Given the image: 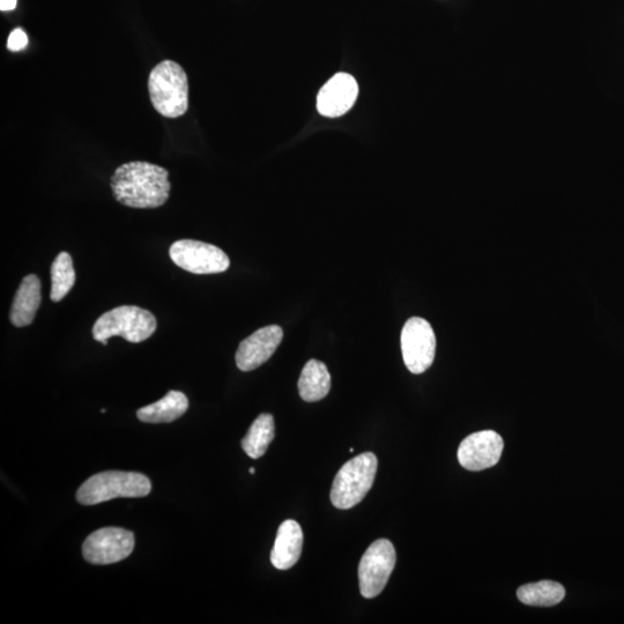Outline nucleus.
<instances>
[{
    "mask_svg": "<svg viewBox=\"0 0 624 624\" xmlns=\"http://www.w3.org/2000/svg\"><path fill=\"white\" fill-rule=\"evenodd\" d=\"M151 480L136 472L108 471L93 475L80 486L77 501L95 505L118 497H145L151 493Z\"/></svg>",
    "mask_w": 624,
    "mask_h": 624,
    "instance_id": "obj_3",
    "label": "nucleus"
},
{
    "mask_svg": "<svg viewBox=\"0 0 624 624\" xmlns=\"http://www.w3.org/2000/svg\"><path fill=\"white\" fill-rule=\"evenodd\" d=\"M148 91L153 107L160 115L178 118L189 109L187 73L174 61L156 65L148 79Z\"/></svg>",
    "mask_w": 624,
    "mask_h": 624,
    "instance_id": "obj_2",
    "label": "nucleus"
},
{
    "mask_svg": "<svg viewBox=\"0 0 624 624\" xmlns=\"http://www.w3.org/2000/svg\"><path fill=\"white\" fill-rule=\"evenodd\" d=\"M284 338L279 325L265 326L244 339L237 349L236 366L241 371L256 370L271 359Z\"/></svg>",
    "mask_w": 624,
    "mask_h": 624,
    "instance_id": "obj_11",
    "label": "nucleus"
},
{
    "mask_svg": "<svg viewBox=\"0 0 624 624\" xmlns=\"http://www.w3.org/2000/svg\"><path fill=\"white\" fill-rule=\"evenodd\" d=\"M189 400L180 391H169L165 397L156 403L141 407L137 412L138 419L146 423H169L188 411Z\"/></svg>",
    "mask_w": 624,
    "mask_h": 624,
    "instance_id": "obj_15",
    "label": "nucleus"
},
{
    "mask_svg": "<svg viewBox=\"0 0 624 624\" xmlns=\"http://www.w3.org/2000/svg\"><path fill=\"white\" fill-rule=\"evenodd\" d=\"M110 185L117 202L132 208L165 205L172 190L168 170L144 161H132L118 167Z\"/></svg>",
    "mask_w": 624,
    "mask_h": 624,
    "instance_id": "obj_1",
    "label": "nucleus"
},
{
    "mask_svg": "<svg viewBox=\"0 0 624 624\" xmlns=\"http://www.w3.org/2000/svg\"><path fill=\"white\" fill-rule=\"evenodd\" d=\"M76 282V272L73 269L72 257L68 252H61L51 266V293L52 302H59L68 295Z\"/></svg>",
    "mask_w": 624,
    "mask_h": 624,
    "instance_id": "obj_19",
    "label": "nucleus"
},
{
    "mask_svg": "<svg viewBox=\"0 0 624 624\" xmlns=\"http://www.w3.org/2000/svg\"><path fill=\"white\" fill-rule=\"evenodd\" d=\"M359 85L351 74L340 72L317 95V110L324 117L337 118L351 110L358 100Z\"/></svg>",
    "mask_w": 624,
    "mask_h": 624,
    "instance_id": "obj_12",
    "label": "nucleus"
},
{
    "mask_svg": "<svg viewBox=\"0 0 624 624\" xmlns=\"http://www.w3.org/2000/svg\"><path fill=\"white\" fill-rule=\"evenodd\" d=\"M255 473H256V472H255V468H254V467H251V468H250V474H255Z\"/></svg>",
    "mask_w": 624,
    "mask_h": 624,
    "instance_id": "obj_22",
    "label": "nucleus"
},
{
    "mask_svg": "<svg viewBox=\"0 0 624 624\" xmlns=\"http://www.w3.org/2000/svg\"><path fill=\"white\" fill-rule=\"evenodd\" d=\"M156 330L152 312L136 306H122L104 312L93 326V337L108 345L111 337H122L129 343H143Z\"/></svg>",
    "mask_w": 624,
    "mask_h": 624,
    "instance_id": "obj_5",
    "label": "nucleus"
},
{
    "mask_svg": "<svg viewBox=\"0 0 624 624\" xmlns=\"http://www.w3.org/2000/svg\"><path fill=\"white\" fill-rule=\"evenodd\" d=\"M400 341L404 362L412 374H423L432 367L436 354V336L426 319H408L401 331Z\"/></svg>",
    "mask_w": 624,
    "mask_h": 624,
    "instance_id": "obj_7",
    "label": "nucleus"
},
{
    "mask_svg": "<svg viewBox=\"0 0 624 624\" xmlns=\"http://www.w3.org/2000/svg\"><path fill=\"white\" fill-rule=\"evenodd\" d=\"M520 603L536 607H552L566 597V590L560 583L542 581L520 586L517 591Z\"/></svg>",
    "mask_w": 624,
    "mask_h": 624,
    "instance_id": "obj_18",
    "label": "nucleus"
},
{
    "mask_svg": "<svg viewBox=\"0 0 624 624\" xmlns=\"http://www.w3.org/2000/svg\"><path fill=\"white\" fill-rule=\"evenodd\" d=\"M378 467L373 452L361 453L340 468L331 489L334 507L347 510L362 502L374 485Z\"/></svg>",
    "mask_w": 624,
    "mask_h": 624,
    "instance_id": "obj_4",
    "label": "nucleus"
},
{
    "mask_svg": "<svg viewBox=\"0 0 624 624\" xmlns=\"http://www.w3.org/2000/svg\"><path fill=\"white\" fill-rule=\"evenodd\" d=\"M169 255L178 267L193 274L222 273L230 266L225 251L200 241H177L170 247Z\"/></svg>",
    "mask_w": 624,
    "mask_h": 624,
    "instance_id": "obj_8",
    "label": "nucleus"
},
{
    "mask_svg": "<svg viewBox=\"0 0 624 624\" xmlns=\"http://www.w3.org/2000/svg\"><path fill=\"white\" fill-rule=\"evenodd\" d=\"M28 44V37L22 29L17 28L10 34L9 40H7V49L17 52L25 49Z\"/></svg>",
    "mask_w": 624,
    "mask_h": 624,
    "instance_id": "obj_20",
    "label": "nucleus"
},
{
    "mask_svg": "<svg viewBox=\"0 0 624 624\" xmlns=\"http://www.w3.org/2000/svg\"><path fill=\"white\" fill-rule=\"evenodd\" d=\"M503 448L501 435L493 430H484L467 436L460 443L458 460L468 471H484L500 462Z\"/></svg>",
    "mask_w": 624,
    "mask_h": 624,
    "instance_id": "obj_10",
    "label": "nucleus"
},
{
    "mask_svg": "<svg viewBox=\"0 0 624 624\" xmlns=\"http://www.w3.org/2000/svg\"><path fill=\"white\" fill-rule=\"evenodd\" d=\"M396 562V549L389 540H377L367 549L359 566L360 591L364 598L380 596L395 570Z\"/></svg>",
    "mask_w": 624,
    "mask_h": 624,
    "instance_id": "obj_6",
    "label": "nucleus"
},
{
    "mask_svg": "<svg viewBox=\"0 0 624 624\" xmlns=\"http://www.w3.org/2000/svg\"><path fill=\"white\" fill-rule=\"evenodd\" d=\"M18 0H0V10L3 12L13 11L17 7Z\"/></svg>",
    "mask_w": 624,
    "mask_h": 624,
    "instance_id": "obj_21",
    "label": "nucleus"
},
{
    "mask_svg": "<svg viewBox=\"0 0 624 624\" xmlns=\"http://www.w3.org/2000/svg\"><path fill=\"white\" fill-rule=\"evenodd\" d=\"M303 548V532L299 523L289 519L279 527L271 553L274 568L288 570L299 562Z\"/></svg>",
    "mask_w": 624,
    "mask_h": 624,
    "instance_id": "obj_13",
    "label": "nucleus"
},
{
    "mask_svg": "<svg viewBox=\"0 0 624 624\" xmlns=\"http://www.w3.org/2000/svg\"><path fill=\"white\" fill-rule=\"evenodd\" d=\"M276 436V426L271 414H260L252 423L249 432L242 440V448L250 458L263 457Z\"/></svg>",
    "mask_w": 624,
    "mask_h": 624,
    "instance_id": "obj_17",
    "label": "nucleus"
},
{
    "mask_svg": "<svg viewBox=\"0 0 624 624\" xmlns=\"http://www.w3.org/2000/svg\"><path fill=\"white\" fill-rule=\"evenodd\" d=\"M42 300L41 282L35 274H29L18 289L11 308V323L17 328H25L34 321Z\"/></svg>",
    "mask_w": 624,
    "mask_h": 624,
    "instance_id": "obj_14",
    "label": "nucleus"
},
{
    "mask_svg": "<svg viewBox=\"0 0 624 624\" xmlns=\"http://www.w3.org/2000/svg\"><path fill=\"white\" fill-rule=\"evenodd\" d=\"M135 534L120 527H104L89 536L83 545L85 560L98 566L121 562L135 549Z\"/></svg>",
    "mask_w": 624,
    "mask_h": 624,
    "instance_id": "obj_9",
    "label": "nucleus"
},
{
    "mask_svg": "<svg viewBox=\"0 0 624 624\" xmlns=\"http://www.w3.org/2000/svg\"><path fill=\"white\" fill-rule=\"evenodd\" d=\"M331 375L328 367L321 361L310 360L304 366L300 380V396L307 403H316L329 395Z\"/></svg>",
    "mask_w": 624,
    "mask_h": 624,
    "instance_id": "obj_16",
    "label": "nucleus"
}]
</instances>
